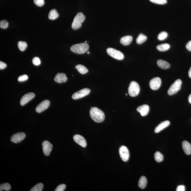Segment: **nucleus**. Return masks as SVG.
<instances>
[{"label":"nucleus","instance_id":"nucleus-38","mask_svg":"<svg viewBox=\"0 0 191 191\" xmlns=\"http://www.w3.org/2000/svg\"><path fill=\"white\" fill-rule=\"evenodd\" d=\"M6 64L1 61V62H0V69L1 70H3V69L6 68Z\"/></svg>","mask_w":191,"mask_h":191},{"label":"nucleus","instance_id":"nucleus-5","mask_svg":"<svg viewBox=\"0 0 191 191\" xmlns=\"http://www.w3.org/2000/svg\"><path fill=\"white\" fill-rule=\"evenodd\" d=\"M182 82L180 79H177L171 86L168 90V94L171 96L176 94L181 89Z\"/></svg>","mask_w":191,"mask_h":191},{"label":"nucleus","instance_id":"nucleus-24","mask_svg":"<svg viewBox=\"0 0 191 191\" xmlns=\"http://www.w3.org/2000/svg\"><path fill=\"white\" fill-rule=\"evenodd\" d=\"M75 68L81 74H85L88 72V70L85 66L82 65H77L76 66Z\"/></svg>","mask_w":191,"mask_h":191},{"label":"nucleus","instance_id":"nucleus-21","mask_svg":"<svg viewBox=\"0 0 191 191\" xmlns=\"http://www.w3.org/2000/svg\"><path fill=\"white\" fill-rule=\"evenodd\" d=\"M147 183V180L146 177L143 176L140 178L138 182V185L140 188L144 189L146 187Z\"/></svg>","mask_w":191,"mask_h":191},{"label":"nucleus","instance_id":"nucleus-43","mask_svg":"<svg viewBox=\"0 0 191 191\" xmlns=\"http://www.w3.org/2000/svg\"><path fill=\"white\" fill-rule=\"evenodd\" d=\"M127 95H128L127 94H126V96H127Z\"/></svg>","mask_w":191,"mask_h":191},{"label":"nucleus","instance_id":"nucleus-41","mask_svg":"<svg viewBox=\"0 0 191 191\" xmlns=\"http://www.w3.org/2000/svg\"><path fill=\"white\" fill-rule=\"evenodd\" d=\"M188 101L190 104H191V94L189 95L188 97Z\"/></svg>","mask_w":191,"mask_h":191},{"label":"nucleus","instance_id":"nucleus-16","mask_svg":"<svg viewBox=\"0 0 191 191\" xmlns=\"http://www.w3.org/2000/svg\"><path fill=\"white\" fill-rule=\"evenodd\" d=\"M55 82L58 83L65 82L67 80V78L65 74L63 73H57L54 79Z\"/></svg>","mask_w":191,"mask_h":191},{"label":"nucleus","instance_id":"nucleus-39","mask_svg":"<svg viewBox=\"0 0 191 191\" xmlns=\"http://www.w3.org/2000/svg\"><path fill=\"white\" fill-rule=\"evenodd\" d=\"M186 48L189 51H191V40L189 41L186 45Z\"/></svg>","mask_w":191,"mask_h":191},{"label":"nucleus","instance_id":"nucleus-17","mask_svg":"<svg viewBox=\"0 0 191 191\" xmlns=\"http://www.w3.org/2000/svg\"><path fill=\"white\" fill-rule=\"evenodd\" d=\"M170 123L168 121L162 122L160 124L158 125L155 128L154 132L155 133H158L163 130L164 129L169 126Z\"/></svg>","mask_w":191,"mask_h":191},{"label":"nucleus","instance_id":"nucleus-8","mask_svg":"<svg viewBox=\"0 0 191 191\" xmlns=\"http://www.w3.org/2000/svg\"><path fill=\"white\" fill-rule=\"evenodd\" d=\"M120 157L123 161L124 162L128 161L130 157L129 151L127 148L125 146H122L119 149Z\"/></svg>","mask_w":191,"mask_h":191},{"label":"nucleus","instance_id":"nucleus-15","mask_svg":"<svg viewBox=\"0 0 191 191\" xmlns=\"http://www.w3.org/2000/svg\"><path fill=\"white\" fill-rule=\"evenodd\" d=\"M137 111L140 113L142 116H146L148 114L149 111V107L147 105L144 104L138 106Z\"/></svg>","mask_w":191,"mask_h":191},{"label":"nucleus","instance_id":"nucleus-27","mask_svg":"<svg viewBox=\"0 0 191 191\" xmlns=\"http://www.w3.org/2000/svg\"><path fill=\"white\" fill-rule=\"evenodd\" d=\"M18 47L20 51H23L26 49L27 44L26 42L20 41L18 42Z\"/></svg>","mask_w":191,"mask_h":191},{"label":"nucleus","instance_id":"nucleus-10","mask_svg":"<svg viewBox=\"0 0 191 191\" xmlns=\"http://www.w3.org/2000/svg\"><path fill=\"white\" fill-rule=\"evenodd\" d=\"M26 137V134L23 133H18L13 135L11 138V141L12 142L18 143L23 141Z\"/></svg>","mask_w":191,"mask_h":191},{"label":"nucleus","instance_id":"nucleus-14","mask_svg":"<svg viewBox=\"0 0 191 191\" xmlns=\"http://www.w3.org/2000/svg\"><path fill=\"white\" fill-rule=\"evenodd\" d=\"M73 140L75 142L82 147L85 148L87 146V142L85 138L79 135H76L73 136Z\"/></svg>","mask_w":191,"mask_h":191},{"label":"nucleus","instance_id":"nucleus-22","mask_svg":"<svg viewBox=\"0 0 191 191\" xmlns=\"http://www.w3.org/2000/svg\"><path fill=\"white\" fill-rule=\"evenodd\" d=\"M59 16V14L56 10L52 9L49 13L48 18L51 20L56 19Z\"/></svg>","mask_w":191,"mask_h":191},{"label":"nucleus","instance_id":"nucleus-33","mask_svg":"<svg viewBox=\"0 0 191 191\" xmlns=\"http://www.w3.org/2000/svg\"><path fill=\"white\" fill-rule=\"evenodd\" d=\"M32 63L34 65L38 66L40 65V64H41V61L38 57H35L33 59Z\"/></svg>","mask_w":191,"mask_h":191},{"label":"nucleus","instance_id":"nucleus-12","mask_svg":"<svg viewBox=\"0 0 191 191\" xmlns=\"http://www.w3.org/2000/svg\"><path fill=\"white\" fill-rule=\"evenodd\" d=\"M42 146L44 154L45 156H49L53 147L52 144L49 142L45 141L42 143Z\"/></svg>","mask_w":191,"mask_h":191},{"label":"nucleus","instance_id":"nucleus-28","mask_svg":"<svg viewBox=\"0 0 191 191\" xmlns=\"http://www.w3.org/2000/svg\"><path fill=\"white\" fill-rule=\"evenodd\" d=\"M11 186L9 183H6L4 184H1L0 185V191L6 190L9 191L11 190Z\"/></svg>","mask_w":191,"mask_h":191},{"label":"nucleus","instance_id":"nucleus-30","mask_svg":"<svg viewBox=\"0 0 191 191\" xmlns=\"http://www.w3.org/2000/svg\"><path fill=\"white\" fill-rule=\"evenodd\" d=\"M168 37V34L165 32H162L159 34L158 38L159 40H163L166 39Z\"/></svg>","mask_w":191,"mask_h":191},{"label":"nucleus","instance_id":"nucleus-20","mask_svg":"<svg viewBox=\"0 0 191 191\" xmlns=\"http://www.w3.org/2000/svg\"><path fill=\"white\" fill-rule=\"evenodd\" d=\"M157 63L159 67L164 70H166L170 67V64L164 60H159L157 61Z\"/></svg>","mask_w":191,"mask_h":191},{"label":"nucleus","instance_id":"nucleus-29","mask_svg":"<svg viewBox=\"0 0 191 191\" xmlns=\"http://www.w3.org/2000/svg\"><path fill=\"white\" fill-rule=\"evenodd\" d=\"M44 185L43 183H39L34 186L30 190V191H42L43 190Z\"/></svg>","mask_w":191,"mask_h":191},{"label":"nucleus","instance_id":"nucleus-4","mask_svg":"<svg viewBox=\"0 0 191 191\" xmlns=\"http://www.w3.org/2000/svg\"><path fill=\"white\" fill-rule=\"evenodd\" d=\"M140 87L138 84L135 81L131 82L128 89V92L131 97H134L139 94Z\"/></svg>","mask_w":191,"mask_h":191},{"label":"nucleus","instance_id":"nucleus-32","mask_svg":"<svg viewBox=\"0 0 191 191\" xmlns=\"http://www.w3.org/2000/svg\"><path fill=\"white\" fill-rule=\"evenodd\" d=\"M9 23L6 20H3L0 22V27L2 29H6L8 28Z\"/></svg>","mask_w":191,"mask_h":191},{"label":"nucleus","instance_id":"nucleus-18","mask_svg":"<svg viewBox=\"0 0 191 191\" xmlns=\"http://www.w3.org/2000/svg\"><path fill=\"white\" fill-rule=\"evenodd\" d=\"M182 146L183 149L186 154L190 155L191 154V145L189 142L184 141L182 142Z\"/></svg>","mask_w":191,"mask_h":191},{"label":"nucleus","instance_id":"nucleus-11","mask_svg":"<svg viewBox=\"0 0 191 191\" xmlns=\"http://www.w3.org/2000/svg\"><path fill=\"white\" fill-rule=\"evenodd\" d=\"M50 105V102L48 100L42 101L37 106L35 111L38 113H40L48 109Z\"/></svg>","mask_w":191,"mask_h":191},{"label":"nucleus","instance_id":"nucleus-35","mask_svg":"<svg viewBox=\"0 0 191 191\" xmlns=\"http://www.w3.org/2000/svg\"><path fill=\"white\" fill-rule=\"evenodd\" d=\"M28 77L27 75L25 74V75H22L20 76L18 78V80L19 81V82H25L28 80Z\"/></svg>","mask_w":191,"mask_h":191},{"label":"nucleus","instance_id":"nucleus-3","mask_svg":"<svg viewBox=\"0 0 191 191\" xmlns=\"http://www.w3.org/2000/svg\"><path fill=\"white\" fill-rule=\"evenodd\" d=\"M85 19V16L82 12L77 13L74 18L72 23V28L74 30H77L80 28L82 26V23Z\"/></svg>","mask_w":191,"mask_h":191},{"label":"nucleus","instance_id":"nucleus-26","mask_svg":"<svg viewBox=\"0 0 191 191\" xmlns=\"http://www.w3.org/2000/svg\"><path fill=\"white\" fill-rule=\"evenodd\" d=\"M154 158L155 161L158 163H160L164 160V156L160 152H157L155 153Z\"/></svg>","mask_w":191,"mask_h":191},{"label":"nucleus","instance_id":"nucleus-1","mask_svg":"<svg viewBox=\"0 0 191 191\" xmlns=\"http://www.w3.org/2000/svg\"><path fill=\"white\" fill-rule=\"evenodd\" d=\"M90 115L91 119L96 123H102L104 119V112L97 107H91L90 111Z\"/></svg>","mask_w":191,"mask_h":191},{"label":"nucleus","instance_id":"nucleus-23","mask_svg":"<svg viewBox=\"0 0 191 191\" xmlns=\"http://www.w3.org/2000/svg\"><path fill=\"white\" fill-rule=\"evenodd\" d=\"M170 48V46L168 44H161L157 46V49L160 51H165L168 50Z\"/></svg>","mask_w":191,"mask_h":191},{"label":"nucleus","instance_id":"nucleus-25","mask_svg":"<svg viewBox=\"0 0 191 191\" xmlns=\"http://www.w3.org/2000/svg\"><path fill=\"white\" fill-rule=\"evenodd\" d=\"M147 39V38L146 35H143V34H140L136 39V43L138 44H141L146 41Z\"/></svg>","mask_w":191,"mask_h":191},{"label":"nucleus","instance_id":"nucleus-13","mask_svg":"<svg viewBox=\"0 0 191 191\" xmlns=\"http://www.w3.org/2000/svg\"><path fill=\"white\" fill-rule=\"evenodd\" d=\"M35 94L33 92H30L25 94L22 97L20 104L22 106H24L27 103L32 99L35 97Z\"/></svg>","mask_w":191,"mask_h":191},{"label":"nucleus","instance_id":"nucleus-34","mask_svg":"<svg viewBox=\"0 0 191 191\" xmlns=\"http://www.w3.org/2000/svg\"><path fill=\"white\" fill-rule=\"evenodd\" d=\"M34 2L37 6L40 7L43 6L45 3L44 0H34Z\"/></svg>","mask_w":191,"mask_h":191},{"label":"nucleus","instance_id":"nucleus-42","mask_svg":"<svg viewBox=\"0 0 191 191\" xmlns=\"http://www.w3.org/2000/svg\"><path fill=\"white\" fill-rule=\"evenodd\" d=\"M87 54H89V52H87Z\"/></svg>","mask_w":191,"mask_h":191},{"label":"nucleus","instance_id":"nucleus-37","mask_svg":"<svg viewBox=\"0 0 191 191\" xmlns=\"http://www.w3.org/2000/svg\"><path fill=\"white\" fill-rule=\"evenodd\" d=\"M185 187L183 185L178 186L176 189L177 191H185Z\"/></svg>","mask_w":191,"mask_h":191},{"label":"nucleus","instance_id":"nucleus-36","mask_svg":"<svg viewBox=\"0 0 191 191\" xmlns=\"http://www.w3.org/2000/svg\"><path fill=\"white\" fill-rule=\"evenodd\" d=\"M66 186L65 184H61L57 186L55 190V191H63L65 190Z\"/></svg>","mask_w":191,"mask_h":191},{"label":"nucleus","instance_id":"nucleus-6","mask_svg":"<svg viewBox=\"0 0 191 191\" xmlns=\"http://www.w3.org/2000/svg\"><path fill=\"white\" fill-rule=\"evenodd\" d=\"M106 52L110 56L116 60H121L124 58V55L119 51L112 48H109L106 49Z\"/></svg>","mask_w":191,"mask_h":191},{"label":"nucleus","instance_id":"nucleus-31","mask_svg":"<svg viewBox=\"0 0 191 191\" xmlns=\"http://www.w3.org/2000/svg\"><path fill=\"white\" fill-rule=\"evenodd\" d=\"M149 1L152 3L158 4L163 5L167 3V0H149Z\"/></svg>","mask_w":191,"mask_h":191},{"label":"nucleus","instance_id":"nucleus-2","mask_svg":"<svg viewBox=\"0 0 191 191\" xmlns=\"http://www.w3.org/2000/svg\"><path fill=\"white\" fill-rule=\"evenodd\" d=\"M89 48L88 44L87 43H82L76 44L74 45L70 48V50L72 51L79 54L85 53Z\"/></svg>","mask_w":191,"mask_h":191},{"label":"nucleus","instance_id":"nucleus-40","mask_svg":"<svg viewBox=\"0 0 191 191\" xmlns=\"http://www.w3.org/2000/svg\"><path fill=\"white\" fill-rule=\"evenodd\" d=\"M188 75H189V77L191 78V67L190 68V69H189V71Z\"/></svg>","mask_w":191,"mask_h":191},{"label":"nucleus","instance_id":"nucleus-19","mask_svg":"<svg viewBox=\"0 0 191 191\" xmlns=\"http://www.w3.org/2000/svg\"><path fill=\"white\" fill-rule=\"evenodd\" d=\"M133 40L132 37L130 35H127L122 37L120 40V42L122 44L127 46L129 45L132 42Z\"/></svg>","mask_w":191,"mask_h":191},{"label":"nucleus","instance_id":"nucleus-9","mask_svg":"<svg viewBox=\"0 0 191 191\" xmlns=\"http://www.w3.org/2000/svg\"><path fill=\"white\" fill-rule=\"evenodd\" d=\"M161 84V79L159 77H155L152 79L149 82L150 88L154 90H158L160 87Z\"/></svg>","mask_w":191,"mask_h":191},{"label":"nucleus","instance_id":"nucleus-7","mask_svg":"<svg viewBox=\"0 0 191 191\" xmlns=\"http://www.w3.org/2000/svg\"><path fill=\"white\" fill-rule=\"evenodd\" d=\"M90 92V89L87 88L83 89L73 94L72 98L75 100L80 99L88 95Z\"/></svg>","mask_w":191,"mask_h":191}]
</instances>
